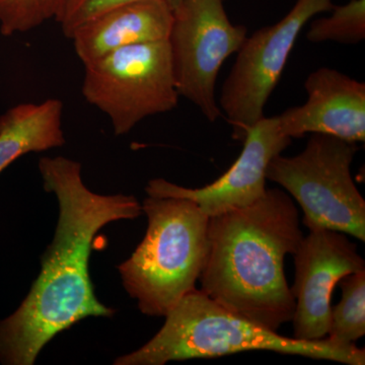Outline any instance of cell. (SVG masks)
Returning a JSON list of instances; mask_svg holds the SVG:
<instances>
[{"label":"cell","mask_w":365,"mask_h":365,"mask_svg":"<svg viewBox=\"0 0 365 365\" xmlns=\"http://www.w3.org/2000/svg\"><path fill=\"white\" fill-rule=\"evenodd\" d=\"M342 299L331 309L329 339L352 345L365 334V270L339 281Z\"/></svg>","instance_id":"cell-14"},{"label":"cell","mask_w":365,"mask_h":365,"mask_svg":"<svg viewBox=\"0 0 365 365\" xmlns=\"http://www.w3.org/2000/svg\"><path fill=\"white\" fill-rule=\"evenodd\" d=\"M71 0H0V33L30 32L61 16Z\"/></svg>","instance_id":"cell-16"},{"label":"cell","mask_w":365,"mask_h":365,"mask_svg":"<svg viewBox=\"0 0 365 365\" xmlns=\"http://www.w3.org/2000/svg\"><path fill=\"white\" fill-rule=\"evenodd\" d=\"M332 14L314 21L307 33L312 43L357 44L365 38V0H351L333 6Z\"/></svg>","instance_id":"cell-15"},{"label":"cell","mask_w":365,"mask_h":365,"mask_svg":"<svg viewBox=\"0 0 365 365\" xmlns=\"http://www.w3.org/2000/svg\"><path fill=\"white\" fill-rule=\"evenodd\" d=\"M141 208L148 220L145 237L118 269L141 313L165 317L196 289L207 255L209 217L184 198L148 196Z\"/></svg>","instance_id":"cell-4"},{"label":"cell","mask_w":365,"mask_h":365,"mask_svg":"<svg viewBox=\"0 0 365 365\" xmlns=\"http://www.w3.org/2000/svg\"><path fill=\"white\" fill-rule=\"evenodd\" d=\"M307 101L277 115L290 138L324 134L348 143L365 141V83L347 74L321 67L307 76Z\"/></svg>","instance_id":"cell-11"},{"label":"cell","mask_w":365,"mask_h":365,"mask_svg":"<svg viewBox=\"0 0 365 365\" xmlns=\"http://www.w3.org/2000/svg\"><path fill=\"white\" fill-rule=\"evenodd\" d=\"M201 292L237 316L277 332L294 318L284 258L304 235L294 201L279 189L256 202L209 217Z\"/></svg>","instance_id":"cell-2"},{"label":"cell","mask_w":365,"mask_h":365,"mask_svg":"<svg viewBox=\"0 0 365 365\" xmlns=\"http://www.w3.org/2000/svg\"><path fill=\"white\" fill-rule=\"evenodd\" d=\"M333 6L332 0H297L282 20L261 28L244 41L218 103L235 140L242 143L249 129L264 117L269 97L307 21Z\"/></svg>","instance_id":"cell-8"},{"label":"cell","mask_w":365,"mask_h":365,"mask_svg":"<svg viewBox=\"0 0 365 365\" xmlns=\"http://www.w3.org/2000/svg\"><path fill=\"white\" fill-rule=\"evenodd\" d=\"M63 103L48 98L40 104L14 106L0 116V174L26 153L60 148L66 143Z\"/></svg>","instance_id":"cell-13"},{"label":"cell","mask_w":365,"mask_h":365,"mask_svg":"<svg viewBox=\"0 0 365 365\" xmlns=\"http://www.w3.org/2000/svg\"><path fill=\"white\" fill-rule=\"evenodd\" d=\"M135 0H71L61 16L57 19V23L61 26L62 32L69 38L71 34L78 26L86 21L104 13L112 7L127 4ZM170 6H175L179 0H165Z\"/></svg>","instance_id":"cell-17"},{"label":"cell","mask_w":365,"mask_h":365,"mask_svg":"<svg viewBox=\"0 0 365 365\" xmlns=\"http://www.w3.org/2000/svg\"><path fill=\"white\" fill-rule=\"evenodd\" d=\"M81 93L111 120L118 136L145 118L172 111L180 95L169 42L128 46L85 66Z\"/></svg>","instance_id":"cell-6"},{"label":"cell","mask_w":365,"mask_h":365,"mask_svg":"<svg viewBox=\"0 0 365 365\" xmlns=\"http://www.w3.org/2000/svg\"><path fill=\"white\" fill-rule=\"evenodd\" d=\"M294 338L316 341L328 336L331 297L345 276L365 270L364 258L345 234L327 228L309 230L294 252Z\"/></svg>","instance_id":"cell-9"},{"label":"cell","mask_w":365,"mask_h":365,"mask_svg":"<svg viewBox=\"0 0 365 365\" xmlns=\"http://www.w3.org/2000/svg\"><path fill=\"white\" fill-rule=\"evenodd\" d=\"M247 34L246 26L230 21L223 0H179L173 6L168 42L178 93L210 122L222 116L215 97L220 68Z\"/></svg>","instance_id":"cell-7"},{"label":"cell","mask_w":365,"mask_h":365,"mask_svg":"<svg viewBox=\"0 0 365 365\" xmlns=\"http://www.w3.org/2000/svg\"><path fill=\"white\" fill-rule=\"evenodd\" d=\"M173 9L165 0H135L112 7L69 36L83 66L141 43L169 39Z\"/></svg>","instance_id":"cell-12"},{"label":"cell","mask_w":365,"mask_h":365,"mask_svg":"<svg viewBox=\"0 0 365 365\" xmlns=\"http://www.w3.org/2000/svg\"><path fill=\"white\" fill-rule=\"evenodd\" d=\"M292 141L281 128L278 116H264L247 132L241 155L220 179L199 189L155 179L148 182L146 193L160 198L189 199L208 217L247 207L266 193L269 163Z\"/></svg>","instance_id":"cell-10"},{"label":"cell","mask_w":365,"mask_h":365,"mask_svg":"<svg viewBox=\"0 0 365 365\" xmlns=\"http://www.w3.org/2000/svg\"><path fill=\"white\" fill-rule=\"evenodd\" d=\"M39 170L46 191L58 201V223L28 297L0 321L2 364L32 365L57 334L88 317L115 314L96 297L88 273L91 245L108 223L134 220L143 213L135 197L98 195L86 188L76 160L43 158Z\"/></svg>","instance_id":"cell-1"},{"label":"cell","mask_w":365,"mask_h":365,"mask_svg":"<svg viewBox=\"0 0 365 365\" xmlns=\"http://www.w3.org/2000/svg\"><path fill=\"white\" fill-rule=\"evenodd\" d=\"M160 332L143 347L115 360L116 365H163L170 361L210 359L268 350L348 365H364L365 351L325 338L284 337L228 311L200 289L189 292L165 316Z\"/></svg>","instance_id":"cell-3"},{"label":"cell","mask_w":365,"mask_h":365,"mask_svg":"<svg viewBox=\"0 0 365 365\" xmlns=\"http://www.w3.org/2000/svg\"><path fill=\"white\" fill-rule=\"evenodd\" d=\"M357 150V143L312 134L299 155H276L266 177L297 201L309 230L327 228L364 242L365 201L351 175Z\"/></svg>","instance_id":"cell-5"}]
</instances>
